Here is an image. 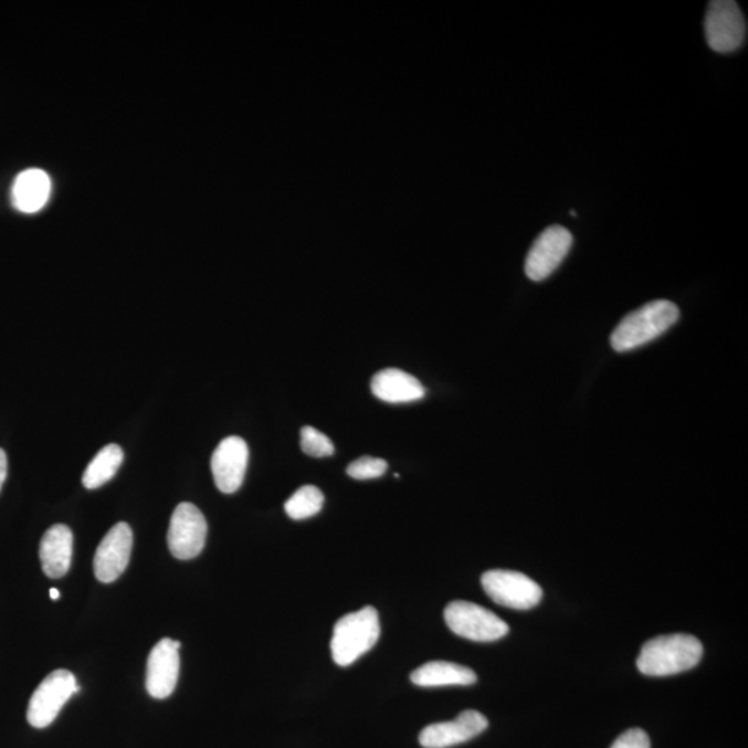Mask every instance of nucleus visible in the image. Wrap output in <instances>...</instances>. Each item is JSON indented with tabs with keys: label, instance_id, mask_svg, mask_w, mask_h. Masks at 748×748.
<instances>
[{
	"label": "nucleus",
	"instance_id": "nucleus-3",
	"mask_svg": "<svg viewBox=\"0 0 748 748\" xmlns=\"http://www.w3.org/2000/svg\"><path fill=\"white\" fill-rule=\"evenodd\" d=\"M379 638V613L371 605H366L357 613L344 615L333 631L330 642L333 660L340 667H348L373 649Z\"/></svg>",
	"mask_w": 748,
	"mask_h": 748
},
{
	"label": "nucleus",
	"instance_id": "nucleus-20",
	"mask_svg": "<svg viewBox=\"0 0 748 748\" xmlns=\"http://www.w3.org/2000/svg\"><path fill=\"white\" fill-rule=\"evenodd\" d=\"M302 447L305 455L313 457H329L335 453V445L329 436L310 425H305L302 430Z\"/></svg>",
	"mask_w": 748,
	"mask_h": 748
},
{
	"label": "nucleus",
	"instance_id": "nucleus-15",
	"mask_svg": "<svg viewBox=\"0 0 748 748\" xmlns=\"http://www.w3.org/2000/svg\"><path fill=\"white\" fill-rule=\"evenodd\" d=\"M52 193V180L40 168L20 172L12 186V204L23 214H35L48 204Z\"/></svg>",
	"mask_w": 748,
	"mask_h": 748
},
{
	"label": "nucleus",
	"instance_id": "nucleus-5",
	"mask_svg": "<svg viewBox=\"0 0 748 748\" xmlns=\"http://www.w3.org/2000/svg\"><path fill=\"white\" fill-rule=\"evenodd\" d=\"M80 691L81 687L70 671L57 670L49 674L36 687L29 703L27 719L30 725L36 729L48 728L62 712L64 704Z\"/></svg>",
	"mask_w": 748,
	"mask_h": 748
},
{
	"label": "nucleus",
	"instance_id": "nucleus-13",
	"mask_svg": "<svg viewBox=\"0 0 748 748\" xmlns=\"http://www.w3.org/2000/svg\"><path fill=\"white\" fill-rule=\"evenodd\" d=\"M487 728L488 719L482 713L476 709H466L453 720L424 728L419 736V741L424 748H450L474 739Z\"/></svg>",
	"mask_w": 748,
	"mask_h": 748
},
{
	"label": "nucleus",
	"instance_id": "nucleus-22",
	"mask_svg": "<svg viewBox=\"0 0 748 748\" xmlns=\"http://www.w3.org/2000/svg\"><path fill=\"white\" fill-rule=\"evenodd\" d=\"M650 737L642 729H630L624 731L610 748H650Z\"/></svg>",
	"mask_w": 748,
	"mask_h": 748
},
{
	"label": "nucleus",
	"instance_id": "nucleus-8",
	"mask_svg": "<svg viewBox=\"0 0 748 748\" xmlns=\"http://www.w3.org/2000/svg\"><path fill=\"white\" fill-rule=\"evenodd\" d=\"M209 526L203 513L193 504H180L172 513L168 529V548L179 560H192L203 551Z\"/></svg>",
	"mask_w": 748,
	"mask_h": 748
},
{
	"label": "nucleus",
	"instance_id": "nucleus-16",
	"mask_svg": "<svg viewBox=\"0 0 748 748\" xmlns=\"http://www.w3.org/2000/svg\"><path fill=\"white\" fill-rule=\"evenodd\" d=\"M371 392L387 403H409L422 400L425 390L414 376L400 369H384L371 379Z\"/></svg>",
	"mask_w": 748,
	"mask_h": 748
},
{
	"label": "nucleus",
	"instance_id": "nucleus-9",
	"mask_svg": "<svg viewBox=\"0 0 748 748\" xmlns=\"http://www.w3.org/2000/svg\"><path fill=\"white\" fill-rule=\"evenodd\" d=\"M572 234L560 225L549 226L535 240L526 260V275L542 282L554 273L570 253Z\"/></svg>",
	"mask_w": 748,
	"mask_h": 748
},
{
	"label": "nucleus",
	"instance_id": "nucleus-4",
	"mask_svg": "<svg viewBox=\"0 0 748 748\" xmlns=\"http://www.w3.org/2000/svg\"><path fill=\"white\" fill-rule=\"evenodd\" d=\"M446 625L457 636L473 642H494L509 633V625L482 605L456 600L444 611Z\"/></svg>",
	"mask_w": 748,
	"mask_h": 748
},
{
	"label": "nucleus",
	"instance_id": "nucleus-17",
	"mask_svg": "<svg viewBox=\"0 0 748 748\" xmlns=\"http://www.w3.org/2000/svg\"><path fill=\"white\" fill-rule=\"evenodd\" d=\"M411 681L422 687L468 686L476 684L477 675L461 664L430 662L414 670Z\"/></svg>",
	"mask_w": 748,
	"mask_h": 748
},
{
	"label": "nucleus",
	"instance_id": "nucleus-24",
	"mask_svg": "<svg viewBox=\"0 0 748 748\" xmlns=\"http://www.w3.org/2000/svg\"><path fill=\"white\" fill-rule=\"evenodd\" d=\"M49 594H51L52 600H59L60 598V592L56 588H52L51 591H49Z\"/></svg>",
	"mask_w": 748,
	"mask_h": 748
},
{
	"label": "nucleus",
	"instance_id": "nucleus-2",
	"mask_svg": "<svg viewBox=\"0 0 748 748\" xmlns=\"http://www.w3.org/2000/svg\"><path fill=\"white\" fill-rule=\"evenodd\" d=\"M679 320V309L667 299H657L633 310L620 322L611 335V347L617 352L632 351L656 340Z\"/></svg>",
	"mask_w": 748,
	"mask_h": 748
},
{
	"label": "nucleus",
	"instance_id": "nucleus-1",
	"mask_svg": "<svg viewBox=\"0 0 748 748\" xmlns=\"http://www.w3.org/2000/svg\"><path fill=\"white\" fill-rule=\"evenodd\" d=\"M703 657V644L686 633L650 639L638 657V670L647 676H670L695 668Z\"/></svg>",
	"mask_w": 748,
	"mask_h": 748
},
{
	"label": "nucleus",
	"instance_id": "nucleus-19",
	"mask_svg": "<svg viewBox=\"0 0 748 748\" xmlns=\"http://www.w3.org/2000/svg\"><path fill=\"white\" fill-rule=\"evenodd\" d=\"M324 504L325 496L318 487L304 485L286 502L285 510L293 520H305V518L318 515Z\"/></svg>",
	"mask_w": 748,
	"mask_h": 748
},
{
	"label": "nucleus",
	"instance_id": "nucleus-10",
	"mask_svg": "<svg viewBox=\"0 0 748 748\" xmlns=\"http://www.w3.org/2000/svg\"><path fill=\"white\" fill-rule=\"evenodd\" d=\"M133 546V529L127 523L116 524L102 539L95 559H93V570H95L97 580L103 583L118 580L127 570Z\"/></svg>",
	"mask_w": 748,
	"mask_h": 748
},
{
	"label": "nucleus",
	"instance_id": "nucleus-18",
	"mask_svg": "<svg viewBox=\"0 0 748 748\" xmlns=\"http://www.w3.org/2000/svg\"><path fill=\"white\" fill-rule=\"evenodd\" d=\"M124 462L123 447L117 444H110L97 453L92 462L87 464L82 484L87 489H97L110 482L116 476L119 466Z\"/></svg>",
	"mask_w": 748,
	"mask_h": 748
},
{
	"label": "nucleus",
	"instance_id": "nucleus-21",
	"mask_svg": "<svg viewBox=\"0 0 748 748\" xmlns=\"http://www.w3.org/2000/svg\"><path fill=\"white\" fill-rule=\"evenodd\" d=\"M389 464L384 459L373 456H362L354 461L347 467L349 477L355 480H373L384 476Z\"/></svg>",
	"mask_w": 748,
	"mask_h": 748
},
{
	"label": "nucleus",
	"instance_id": "nucleus-7",
	"mask_svg": "<svg viewBox=\"0 0 748 748\" xmlns=\"http://www.w3.org/2000/svg\"><path fill=\"white\" fill-rule=\"evenodd\" d=\"M482 583L485 593L496 604L507 609L529 610L542 600V588L523 572L491 570L484 572Z\"/></svg>",
	"mask_w": 748,
	"mask_h": 748
},
{
	"label": "nucleus",
	"instance_id": "nucleus-12",
	"mask_svg": "<svg viewBox=\"0 0 748 748\" xmlns=\"http://www.w3.org/2000/svg\"><path fill=\"white\" fill-rule=\"evenodd\" d=\"M249 455V446L240 436H228L217 446L211 459V471L221 493L233 494L242 487Z\"/></svg>",
	"mask_w": 748,
	"mask_h": 748
},
{
	"label": "nucleus",
	"instance_id": "nucleus-14",
	"mask_svg": "<svg viewBox=\"0 0 748 748\" xmlns=\"http://www.w3.org/2000/svg\"><path fill=\"white\" fill-rule=\"evenodd\" d=\"M73 531L64 524L48 529L41 540L40 559L42 570L52 580L67 575L73 560Z\"/></svg>",
	"mask_w": 748,
	"mask_h": 748
},
{
	"label": "nucleus",
	"instance_id": "nucleus-11",
	"mask_svg": "<svg viewBox=\"0 0 748 748\" xmlns=\"http://www.w3.org/2000/svg\"><path fill=\"white\" fill-rule=\"evenodd\" d=\"M180 642L161 639L147 659L146 689L151 697L167 698L172 695L179 678Z\"/></svg>",
	"mask_w": 748,
	"mask_h": 748
},
{
	"label": "nucleus",
	"instance_id": "nucleus-6",
	"mask_svg": "<svg viewBox=\"0 0 748 748\" xmlns=\"http://www.w3.org/2000/svg\"><path fill=\"white\" fill-rule=\"evenodd\" d=\"M704 31L708 46L714 52L731 53L742 46L747 38V23L739 4L734 0L709 2Z\"/></svg>",
	"mask_w": 748,
	"mask_h": 748
},
{
	"label": "nucleus",
	"instance_id": "nucleus-23",
	"mask_svg": "<svg viewBox=\"0 0 748 748\" xmlns=\"http://www.w3.org/2000/svg\"><path fill=\"white\" fill-rule=\"evenodd\" d=\"M8 477V456L7 453L0 447V491H2L4 482Z\"/></svg>",
	"mask_w": 748,
	"mask_h": 748
}]
</instances>
